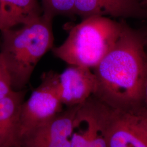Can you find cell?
Returning <instances> with one entry per match:
<instances>
[{
	"mask_svg": "<svg viewBox=\"0 0 147 147\" xmlns=\"http://www.w3.org/2000/svg\"><path fill=\"white\" fill-rule=\"evenodd\" d=\"M143 95L145 97V99L147 104V70H146V79L144 81V89H143Z\"/></svg>",
	"mask_w": 147,
	"mask_h": 147,
	"instance_id": "cell-14",
	"label": "cell"
},
{
	"mask_svg": "<svg viewBox=\"0 0 147 147\" xmlns=\"http://www.w3.org/2000/svg\"><path fill=\"white\" fill-rule=\"evenodd\" d=\"M53 16L42 15L19 28L2 30L0 52L12 89H25L37 64L53 47Z\"/></svg>",
	"mask_w": 147,
	"mask_h": 147,
	"instance_id": "cell-2",
	"label": "cell"
},
{
	"mask_svg": "<svg viewBox=\"0 0 147 147\" xmlns=\"http://www.w3.org/2000/svg\"><path fill=\"white\" fill-rule=\"evenodd\" d=\"M147 62L141 38L124 26L110 51L94 68L98 88L93 95L104 102H133L143 95Z\"/></svg>",
	"mask_w": 147,
	"mask_h": 147,
	"instance_id": "cell-1",
	"label": "cell"
},
{
	"mask_svg": "<svg viewBox=\"0 0 147 147\" xmlns=\"http://www.w3.org/2000/svg\"><path fill=\"white\" fill-rule=\"evenodd\" d=\"M11 78L2 57L0 58V99L12 90Z\"/></svg>",
	"mask_w": 147,
	"mask_h": 147,
	"instance_id": "cell-12",
	"label": "cell"
},
{
	"mask_svg": "<svg viewBox=\"0 0 147 147\" xmlns=\"http://www.w3.org/2000/svg\"><path fill=\"white\" fill-rule=\"evenodd\" d=\"M63 105L59 74L53 71L43 74L40 84L21 106L18 142L26 132L57 115Z\"/></svg>",
	"mask_w": 147,
	"mask_h": 147,
	"instance_id": "cell-4",
	"label": "cell"
},
{
	"mask_svg": "<svg viewBox=\"0 0 147 147\" xmlns=\"http://www.w3.org/2000/svg\"><path fill=\"white\" fill-rule=\"evenodd\" d=\"M79 105L67 107L51 119L27 132L20 137L16 147H49L70 138L75 129Z\"/></svg>",
	"mask_w": 147,
	"mask_h": 147,
	"instance_id": "cell-6",
	"label": "cell"
},
{
	"mask_svg": "<svg viewBox=\"0 0 147 147\" xmlns=\"http://www.w3.org/2000/svg\"><path fill=\"white\" fill-rule=\"evenodd\" d=\"M124 26L110 18L93 16L71 28L53 55L70 65L94 68L113 47Z\"/></svg>",
	"mask_w": 147,
	"mask_h": 147,
	"instance_id": "cell-3",
	"label": "cell"
},
{
	"mask_svg": "<svg viewBox=\"0 0 147 147\" xmlns=\"http://www.w3.org/2000/svg\"><path fill=\"white\" fill-rule=\"evenodd\" d=\"M42 14L39 0H0V32L28 24Z\"/></svg>",
	"mask_w": 147,
	"mask_h": 147,
	"instance_id": "cell-10",
	"label": "cell"
},
{
	"mask_svg": "<svg viewBox=\"0 0 147 147\" xmlns=\"http://www.w3.org/2000/svg\"><path fill=\"white\" fill-rule=\"evenodd\" d=\"M27 90L12 89L0 99V147H16L21 108Z\"/></svg>",
	"mask_w": 147,
	"mask_h": 147,
	"instance_id": "cell-9",
	"label": "cell"
},
{
	"mask_svg": "<svg viewBox=\"0 0 147 147\" xmlns=\"http://www.w3.org/2000/svg\"><path fill=\"white\" fill-rule=\"evenodd\" d=\"M87 112L105 137L108 147H147V118L126 115L111 121L101 100H93Z\"/></svg>",
	"mask_w": 147,
	"mask_h": 147,
	"instance_id": "cell-5",
	"label": "cell"
},
{
	"mask_svg": "<svg viewBox=\"0 0 147 147\" xmlns=\"http://www.w3.org/2000/svg\"><path fill=\"white\" fill-rule=\"evenodd\" d=\"M61 99L67 107L80 105L95 94L98 83L90 68L71 65L59 74Z\"/></svg>",
	"mask_w": 147,
	"mask_h": 147,
	"instance_id": "cell-7",
	"label": "cell"
},
{
	"mask_svg": "<svg viewBox=\"0 0 147 147\" xmlns=\"http://www.w3.org/2000/svg\"><path fill=\"white\" fill-rule=\"evenodd\" d=\"M88 147H108L106 140L98 127L92 137Z\"/></svg>",
	"mask_w": 147,
	"mask_h": 147,
	"instance_id": "cell-13",
	"label": "cell"
},
{
	"mask_svg": "<svg viewBox=\"0 0 147 147\" xmlns=\"http://www.w3.org/2000/svg\"><path fill=\"white\" fill-rule=\"evenodd\" d=\"M140 0H75L74 14L82 19L93 16L130 18L143 16Z\"/></svg>",
	"mask_w": 147,
	"mask_h": 147,
	"instance_id": "cell-8",
	"label": "cell"
},
{
	"mask_svg": "<svg viewBox=\"0 0 147 147\" xmlns=\"http://www.w3.org/2000/svg\"><path fill=\"white\" fill-rule=\"evenodd\" d=\"M1 58V52H0V58Z\"/></svg>",
	"mask_w": 147,
	"mask_h": 147,
	"instance_id": "cell-15",
	"label": "cell"
},
{
	"mask_svg": "<svg viewBox=\"0 0 147 147\" xmlns=\"http://www.w3.org/2000/svg\"><path fill=\"white\" fill-rule=\"evenodd\" d=\"M42 13L53 18L57 15L74 14L75 0H40Z\"/></svg>",
	"mask_w": 147,
	"mask_h": 147,
	"instance_id": "cell-11",
	"label": "cell"
}]
</instances>
